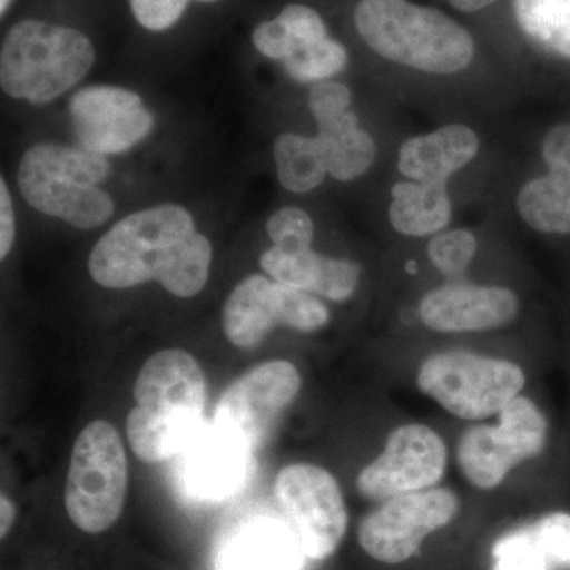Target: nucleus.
<instances>
[{
  "instance_id": "nucleus-14",
  "label": "nucleus",
  "mask_w": 570,
  "mask_h": 570,
  "mask_svg": "<svg viewBox=\"0 0 570 570\" xmlns=\"http://www.w3.org/2000/svg\"><path fill=\"white\" fill-rule=\"evenodd\" d=\"M420 324L439 335H469L505 328L519 318L521 298L515 288L471 277L441 281L420 295Z\"/></svg>"
},
{
  "instance_id": "nucleus-16",
  "label": "nucleus",
  "mask_w": 570,
  "mask_h": 570,
  "mask_svg": "<svg viewBox=\"0 0 570 570\" xmlns=\"http://www.w3.org/2000/svg\"><path fill=\"white\" fill-rule=\"evenodd\" d=\"M73 132L81 148L110 156L129 151L145 140L156 118L141 97L118 86H88L69 102Z\"/></svg>"
},
{
  "instance_id": "nucleus-5",
  "label": "nucleus",
  "mask_w": 570,
  "mask_h": 570,
  "mask_svg": "<svg viewBox=\"0 0 570 570\" xmlns=\"http://www.w3.org/2000/svg\"><path fill=\"white\" fill-rule=\"evenodd\" d=\"M94 62V45L77 29L20 21L3 37L0 85L13 99L47 105L75 88Z\"/></svg>"
},
{
  "instance_id": "nucleus-21",
  "label": "nucleus",
  "mask_w": 570,
  "mask_h": 570,
  "mask_svg": "<svg viewBox=\"0 0 570 570\" xmlns=\"http://www.w3.org/2000/svg\"><path fill=\"white\" fill-rule=\"evenodd\" d=\"M326 37L330 33L324 18L303 3L284 7L275 20L261 22L253 32L255 50L279 63Z\"/></svg>"
},
{
  "instance_id": "nucleus-30",
  "label": "nucleus",
  "mask_w": 570,
  "mask_h": 570,
  "mask_svg": "<svg viewBox=\"0 0 570 570\" xmlns=\"http://www.w3.org/2000/svg\"><path fill=\"white\" fill-rule=\"evenodd\" d=\"M17 236V220H14L13 200L6 179L0 181V258H6L13 247Z\"/></svg>"
},
{
  "instance_id": "nucleus-9",
  "label": "nucleus",
  "mask_w": 570,
  "mask_h": 570,
  "mask_svg": "<svg viewBox=\"0 0 570 570\" xmlns=\"http://www.w3.org/2000/svg\"><path fill=\"white\" fill-rule=\"evenodd\" d=\"M330 322L324 299L302 288L250 275L236 285L223 311V328L235 347L253 351L277 328L316 333Z\"/></svg>"
},
{
  "instance_id": "nucleus-4",
  "label": "nucleus",
  "mask_w": 570,
  "mask_h": 570,
  "mask_svg": "<svg viewBox=\"0 0 570 570\" xmlns=\"http://www.w3.org/2000/svg\"><path fill=\"white\" fill-rule=\"evenodd\" d=\"M110 171L102 154L40 142L22 156L18 186L37 212L59 217L81 230H92L115 213L110 195L97 187Z\"/></svg>"
},
{
  "instance_id": "nucleus-12",
  "label": "nucleus",
  "mask_w": 570,
  "mask_h": 570,
  "mask_svg": "<svg viewBox=\"0 0 570 570\" xmlns=\"http://www.w3.org/2000/svg\"><path fill=\"white\" fill-rule=\"evenodd\" d=\"M283 505L303 553L325 560L335 553L347 530V509L336 479L314 464H292L276 478Z\"/></svg>"
},
{
  "instance_id": "nucleus-10",
  "label": "nucleus",
  "mask_w": 570,
  "mask_h": 570,
  "mask_svg": "<svg viewBox=\"0 0 570 570\" xmlns=\"http://www.w3.org/2000/svg\"><path fill=\"white\" fill-rule=\"evenodd\" d=\"M498 417V425L464 431L456 450L461 472L480 490L497 489L513 468L546 448L549 425L530 397H513Z\"/></svg>"
},
{
  "instance_id": "nucleus-26",
  "label": "nucleus",
  "mask_w": 570,
  "mask_h": 570,
  "mask_svg": "<svg viewBox=\"0 0 570 570\" xmlns=\"http://www.w3.org/2000/svg\"><path fill=\"white\" fill-rule=\"evenodd\" d=\"M493 570H549L550 561L540 549L531 528L509 532L493 547Z\"/></svg>"
},
{
  "instance_id": "nucleus-20",
  "label": "nucleus",
  "mask_w": 570,
  "mask_h": 570,
  "mask_svg": "<svg viewBox=\"0 0 570 570\" xmlns=\"http://www.w3.org/2000/svg\"><path fill=\"white\" fill-rule=\"evenodd\" d=\"M524 43L554 62L570 63V0H510Z\"/></svg>"
},
{
  "instance_id": "nucleus-29",
  "label": "nucleus",
  "mask_w": 570,
  "mask_h": 570,
  "mask_svg": "<svg viewBox=\"0 0 570 570\" xmlns=\"http://www.w3.org/2000/svg\"><path fill=\"white\" fill-rule=\"evenodd\" d=\"M129 2L135 20L153 32L174 28L189 6V0H129ZM200 2H216V0H200Z\"/></svg>"
},
{
  "instance_id": "nucleus-28",
  "label": "nucleus",
  "mask_w": 570,
  "mask_h": 570,
  "mask_svg": "<svg viewBox=\"0 0 570 570\" xmlns=\"http://www.w3.org/2000/svg\"><path fill=\"white\" fill-rule=\"evenodd\" d=\"M550 564L570 568V513L554 512L532 527Z\"/></svg>"
},
{
  "instance_id": "nucleus-22",
  "label": "nucleus",
  "mask_w": 570,
  "mask_h": 570,
  "mask_svg": "<svg viewBox=\"0 0 570 570\" xmlns=\"http://www.w3.org/2000/svg\"><path fill=\"white\" fill-rule=\"evenodd\" d=\"M273 160L277 181L287 193L313 194L330 179L317 142L311 134L287 130L277 135L273 142Z\"/></svg>"
},
{
  "instance_id": "nucleus-6",
  "label": "nucleus",
  "mask_w": 570,
  "mask_h": 570,
  "mask_svg": "<svg viewBox=\"0 0 570 570\" xmlns=\"http://www.w3.org/2000/svg\"><path fill=\"white\" fill-rule=\"evenodd\" d=\"M194 232L193 214L181 205H157L129 214L92 247L89 273L107 288L160 283L179 243Z\"/></svg>"
},
{
  "instance_id": "nucleus-13",
  "label": "nucleus",
  "mask_w": 570,
  "mask_h": 570,
  "mask_svg": "<svg viewBox=\"0 0 570 570\" xmlns=\"http://www.w3.org/2000/svg\"><path fill=\"white\" fill-rule=\"evenodd\" d=\"M299 389L302 377L291 362L262 363L228 385L214 412V425L254 452Z\"/></svg>"
},
{
  "instance_id": "nucleus-15",
  "label": "nucleus",
  "mask_w": 570,
  "mask_h": 570,
  "mask_svg": "<svg viewBox=\"0 0 570 570\" xmlns=\"http://www.w3.org/2000/svg\"><path fill=\"white\" fill-rule=\"evenodd\" d=\"M448 448L436 431L420 423L396 428L384 452L362 469L356 489L367 499L387 501L400 494L431 489L444 478Z\"/></svg>"
},
{
  "instance_id": "nucleus-2",
  "label": "nucleus",
  "mask_w": 570,
  "mask_h": 570,
  "mask_svg": "<svg viewBox=\"0 0 570 570\" xmlns=\"http://www.w3.org/2000/svg\"><path fill=\"white\" fill-rule=\"evenodd\" d=\"M505 118L409 129L373 183L377 216L397 242L419 243L482 212L498 174Z\"/></svg>"
},
{
  "instance_id": "nucleus-8",
  "label": "nucleus",
  "mask_w": 570,
  "mask_h": 570,
  "mask_svg": "<svg viewBox=\"0 0 570 570\" xmlns=\"http://www.w3.org/2000/svg\"><path fill=\"white\" fill-rule=\"evenodd\" d=\"M524 384L527 376L515 363L466 351L431 355L417 374L423 395L464 420L498 415L520 395Z\"/></svg>"
},
{
  "instance_id": "nucleus-24",
  "label": "nucleus",
  "mask_w": 570,
  "mask_h": 570,
  "mask_svg": "<svg viewBox=\"0 0 570 570\" xmlns=\"http://www.w3.org/2000/svg\"><path fill=\"white\" fill-rule=\"evenodd\" d=\"M212 261V243L200 232L195 230L179 243L174 261L159 284L179 298L198 295L208 281Z\"/></svg>"
},
{
  "instance_id": "nucleus-7",
  "label": "nucleus",
  "mask_w": 570,
  "mask_h": 570,
  "mask_svg": "<svg viewBox=\"0 0 570 570\" xmlns=\"http://www.w3.org/2000/svg\"><path fill=\"white\" fill-rule=\"evenodd\" d=\"M129 466L121 436L105 420L89 423L71 450L66 509L78 530L107 531L121 517Z\"/></svg>"
},
{
  "instance_id": "nucleus-23",
  "label": "nucleus",
  "mask_w": 570,
  "mask_h": 570,
  "mask_svg": "<svg viewBox=\"0 0 570 570\" xmlns=\"http://www.w3.org/2000/svg\"><path fill=\"white\" fill-rule=\"evenodd\" d=\"M489 228L490 224L485 219L479 227L455 224L419 242L422 245L426 265L431 266L442 281L469 277L472 268L478 264Z\"/></svg>"
},
{
  "instance_id": "nucleus-18",
  "label": "nucleus",
  "mask_w": 570,
  "mask_h": 570,
  "mask_svg": "<svg viewBox=\"0 0 570 570\" xmlns=\"http://www.w3.org/2000/svg\"><path fill=\"white\" fill-rule=\"evenodd\" d=\"M261 266L276 283L302 288L333 303L348 302L362 283L363 265L354 258L318 253L311 245H272Z\"/></svg>"
},
{
  "instance_id": "nucleus-1",
  "label": "nucleus",
  "mask_w": 570,
  "mask_h": 570,
  "mask_svg": "<svg viewBox=\"0 0 570 570\" xmlns=\"http://www.w3.org/2000/svg\"><path fill=\"white\" fill-rule=\"evenodd\" d=\"M352 21L382 67L374 88L401 110L433 124L493 119L527 97L512 70L483 59L474 33L442 10L411 0H358Z\"/></svg>"
},
{
  "instance_id": "nucleus-17",
  "label": "nucleus",
  "mask_w": 570,
  "mask_h": 570,
  "mask_svg": "<svg viewBox=\"0 0 570 570\" xmlns=\"http://www.w3.org/2000/svg\"><path fill=\"white\" fill-rule=\"evenodd\" d=\"M253 450L216 425H204L179 453V475L187 494L202 501H223L242 490Z\"/></svg>"
},
{
  "instance_id": "nucleus-27",
  "label": "nucleus",
  "mask_w": 570,
  "mask_h": 570,
  "mask_svg": "<svg viewBox=\"0 0 570 570\" xmlns=\"http://www.w3.org/2000/svg\"><path fill=\"white\" fill-rule=\"evenodd\" d=\"M316 232L313 213L299 205H285L266 220V234L276 246L309 245Z\"/></svg>"
},
{
  "instance_id": "nucleus-32",
  "label": "nucleus",
  "mask_w": 570,
  "mask_h": 570,
  "mask_svg": "<svg viewBox=\"0 0 570 570\" xmlns=\"http://www.w3.org/2000/svg\"><path fill=\"white\" fill-rule=\"evenodd\" d=\"M14 519H17V508H14L10 498L2 494V498H0V538L3 539L9 534L11 524L14 523Z\"/></svg>"
},
{
  "instance_id": "nucleus-19",
  "label": "nucleus",
  "mask_w": 570,
  "mask_h": 570,
  "mask_svg": "<svg viewBox=\"0 0 570 570\" xmlns=\"http://www.w3.org/2000/svg\"><path fill=\"white\" fill-rule=\"evenodd\" d=\"M305 558L291 527L261 519L225 540L217 557V570H299Z\"/></svg>"
},
{
  "instance_id": "nucleus-31",
  "label": "nucleus",
  "mask_w": 570,
  "mask_h": 570,
  "mask_svg": "<svg viewBox=\"0 0 570 570\" xmlns=\"http://www.w3.org/2000/svg\"><path fill=\"white\" fill-rule=\"evenodd\" d=\"M449 6L460 13L475 14L497 6L499 0H448Z\"/></svg>"
},
{
  "instance_id": "nucleus-11",
  "label": "nucleus",
  "mask_w": 570,
  "mask_h": 570,
  "mask_svg": "<svg viewBox=\"0 0 570 570\" xmlns=\"http://www.w3.org/2000/svg\"><path fill=\"white\" fill-rule=\"evenodd\" d=\"M459 508V498L448 489L390 498L360 523V546L379 562L401 564L417 553L431 532L452 523Z\"/></svg>"
},
{
  "instance_id": "nucleus-33",
  "label": "nucleus",
  "mask_w": 570,
  "mask_h": 570,
  "mask_svg": "<svg viewBox=\"0 0 570 570\" xmlns=\"http://www.w3.org/2000/svg\"><path fill=\"white\" fill-rule=\"evenodd\" d=\"M10 3L11 0H0V13H2V17L7 13V10H9Z\"/></svg>"
},
{
  "instance_id": "nucleus-25",
  "label": "nucleus",
  "mask_w": 570,
  "mask_h": 570,
  "mask_svg": "<svg viewBox=\"0 0 570 570\" xmlns=\"http://www.w3.org/2000/svg\"><path fill=\"white\" fill-rule=\"evenodd\" d=\"M351 66V55L343 41L332 36L311 45L305 50L285 59L281 67L296 85L309 86L330 80H341Z\"/></svg>"
},
{
  "instance_id": "nucleus-3",
  "label": "nucleus",
  "mask_w": 570,
  "mask_h": 570,
  "mask_svg": "<svg viewBox=\"0 0 570 570\" xmlns=\"http://www.w3.org/2000/svg\"><path fill=\"white\" fill-rule=\"evenodd\" d=\"M134 396L127 439L145 463L178 456L204 426L206 379L187 352L168 348L153 355L138 373Z\"/></svg>"
}]
</instances>
